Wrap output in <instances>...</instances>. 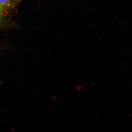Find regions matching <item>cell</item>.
Instances as JSON below:
<instances>
[{
  "mask_svg": "<svg viewBox=\"0 0 132 132\" xmlns=\"http://www.w3.org/2000/svg\"><path fill=\"white\" fill-rule=\"evenodd\" d=\"M6 7L0 6V24L2 22L6 14Z\"/></svg>",
  "mask_w": 132,
  "mask_h": 132,
  "instance_id": "6da1fadb",
  "label": "cell"
},
{
  "mask_svg": "<svg viewBox=\"0 0 132 132\" xmlns=\"http://www.w3.org/2000/svg\"><path fill=\"white\" fill-rule=\"evenodd\" d=\"M11 0H0V6L6 7L10 3Z\"/></svg>",
  "mask_w": 132,
  "mask_h": 132,
  "instance_id": "7a4b0ae2",
  "label": "cell"
}]
</instances>
